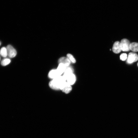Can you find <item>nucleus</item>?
<instances>
[{"instance_id": "nucleus-14", "label": "nucleus", "mask_w": 138, "mask_h": 138, "mask_svg": "<svg viewBox=\"0 0 138 138\" xmlns=\"http://www.w3.org/2000/svg\"><path fill=\"white\" fill-rule=\"evenodd\" d=\"M11 62V60L10 59L6 58L2 60L1 62V64L3 66H6L9 64Z\"/></svg>"}, {"instance_id": "nucleus-16", "label": "nucleus", "mask_w": 138, "mask_h": 138, "mask_svg": "<svg viewBox=\"0 0 138 138\" xmlns=\"http://www.w3.org/2000/svg\"><path fill=\"white\" fill-rule=\"evenodd\" d=\"M127 54L125 53L121 54L120 56V59L123 61H125L127 59Z\"/></svg>"}, {"instance_id": "nucleus-2", "label": "nucleus", "mask_w": 138, "mask_h": 138, "mask_svg": "<svg viewBox=\"0 0 138 138\" xmlns=\"http://www.w3.org/2000/svg\"><path fill=\"white\" fill-rule=\"evenodd\" d=\"M122 50L123 51H128L130 50V43L129 41L126 39H122L120 42Z\"/></svg>"}, {"instance_id": "nucleus-12", "label": "nucleus", "mask_w": 138, "mask_h": 138, "mask_svg": "<svg viewBox=\"0 0 138 138\" xmlns=\"http://www.w3.org/2000/svg\"><path fill=\"white\" fill-rule=\"evenodd\" d=\"M130 50L133 52L138 51V43L135 42L130 43Z\"/></svg>"}, {"instance_id": "nucleus-18", "label": "nucleus", "mask_w": 138, "mask_h": 138, "mask_svg": "<svg viewBox=\"0 0 138 138\" xmlns=\"http://www.w3.org/2000/svg\"><path fill=\"white\" fill-rule=\"evenodd\" d=\"M137 65H138V64H137Z\"/></svg>"}, {"instance_id": "nucleus-15", "label": "nucleus", "mask_w": 138, "mask_h": 138, "mask_svg": "<svg viewBox=\"0 0 138 138\" xmlns=\"http://www.w3.org/2000/svg\"><path fill=\"white\" fill-rule=\"evenodd\" d=\"M67 58L70 60L71 62L73 63H76V60L72 54H68L67 55Z\"/></svg>"}, {"instance_id": "nucleus-17", "label": "nucleus", "mask_w": 138, "mask_h": 138, "mask_svg": "<svg viewBox=\"0 0 138 138\" xmlns=\"http://www.w3.org/2000/svg\"><path fill=\"white\" fill-rule=\"evenodd\" d=\"M1 41H0V46L1 45Z\"/></svg>"}, {"instance_id": "nucleus-19", "label": "nucleus", "mask_w": 138, "mask_h": 138, "mask_svg": "<svg viewBox=\"0 0 138 138\" xmlns=\"http://www.w3.org/2000/svg\"><path fill=\"white\" fill-rule=\"evenodd\" d=\"M0 60H1V58H0Z\"/></svg>"}, {"instance_id": "nucleus-7", "label": "nucleus", "mask_w": 138, "mask_h": 138, "mask_svg": "<svg viewBox=\"0 0 138 138\" xmlns=\"http://www.w3.org/2000/svg\"><path fill=\"white\" fill-rule=\"evenodd\" d=\"M74 70L73 68L70 66L66 67L65 70L62 76L65 80L66 81L67 77L70 74L73 73Z\"/></svg>"}, {"instance_id": "nucleus-10", "label": "nucleus", "mask_w": 138, "mask_h": 138, "mask_svg": "<svg viewBox=\"0 0 138 138\" xmlns=\"http://www.w3.org/2000/svg\"><path fill=\"white\" fill-rule=\"evenodd\" d=\"M58 62L59 63L63 64L66 67L70 66L71 63L67 58L64 57L60 58L59 59Z\"/></svg>"}, {"instance_id": "nucleus-6", "label": "nucleus", "mask_w": 138, "mask_h": 138, "mask_svg": "<svg viewBox=\"0 0 138 138\" xmlns=\"http://www.w3.org/2000/svg\"><path fill=\"white\" fill-rule=\"evenodd\" d=\"M112 50L116 54L119 53L122 51L120 42L119 41H116L114 43Z\"/></svg>"}, {"instance_id": "nucleus-5", "label": "nucleus", "mask_w": 138, "mask_h": 138, "mask_svg": "<svg viewBox=\"0 0 138 138\" xmlns=\"http://www.w3.org/2000/svg\"><path fill=\"white\" fill-rule=\"evenodd\" d=\"M72 88L71 85L65 81L61 87L60 90L66 94H68L71 92Z\"/></svg>"}, {"instance_id": "nucleus-1", "label": "nucleus", "mask_w": 138, "mask_h": 138, "mask_svg": "<svg viewBox=\"0 0 138 138\" xmlns=\"http://www.w3.org/2000/svg\"><path fill=\"white\" fill-rule=\"evenodd\" d=\"M66 81L62 76H60L53 79L49 83V86L52 89L56 90H60Z\"/></svg>"}, {"instance_id": "nucleus-3", "label": "nucleus", "mask_w": 138, "mask_h": 138, "mask_svg": "<svg viewBox=\"0 0 138 138\" xmlns=\"http://www.w3.org/2000/svg\"><path fill=\"white\" fill-rule=\"evenodd\" d=\"M8 56L10 58H13L16 56L17 52L12 46L9 45L7 47Z\"/></svg>"}, {"instance_id": "nucleus-11", "label": "nucleus", "mask_w": 138, "mask_h": 138, "mask_svg": "<svg viewBox=\"0 0 138 138\" xmlns=\"http://www.w3.org/2000/svg\"><path fill=\"white\" fill-rule=\"evenodd\" d=\"M66 67L63 64L59 63L57 70L60 76L64 73Z\"/></svg>"}, {"instance_id": "nucleus-9", "label": "nucleus", "mask_w": 138, "mask_h": 138, "mask_svg": "<svg viewBox=\"0 0 138 138\" xmlns=\"http://www.w3.org/2000/svg\"><path fill=\"white\" fill-rule=\"evenodd\" d=\"M56 70H53L50 71L48 74V77L53 79L60 76Z\"/></svg>"}, {"instance_id": "nucleus-8", "label": "nucleus", "mask_w": 138, "mask_h": 138, "mask_svg": "<svg viewBox=\"0 0 138 138\" xmlns=\"http://www.w3.org/2000/svg\"><path fill=\"white\" fill-rule=\"evenodd\" d=\"M66 80L67 82L71 85H74L76 81V77L75 75L72 73L69 75L67 77Z\"/></svg>"}, {"instance_id": "nucleus-13", "label": "nucleus", "mask_w": 138, "mask_h": 138, "mask_svg": "<svg viewBox=\"0 0 138 138\" xmlns=\"http://www.w3.org/2000/svg\"><path fill=\"white\" fill-rule=\"evenodd\" d=\"M0 55L2 57L6 58L8 56L7 49L5 47H3L0 50Z\"/></svg>"}, {"instance_id": "nucleus-4", "label": "nucleus", "mask_w": 138, "mask_h": 138, "mask_svg": "<svg viewBox=\"0 0 138 138\" xmlns=\"http://www.w3.org/2000/svg\"><path fill=\"white\" fill-rule=\"evenodd\" d=\"M138 60V56L137 54L133 52L129 53L127 59V62L128 64H131Z\"/></svg>"}]
</instances>
